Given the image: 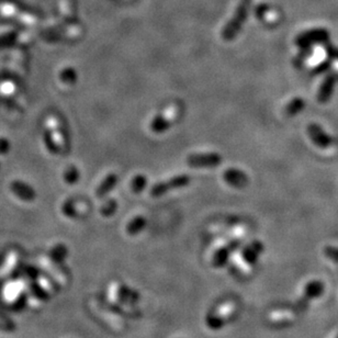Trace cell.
Here are the masks:
<instances>
[{"mask_svg":"<svg viewBox=\"0 0 338 338\" xmlns=\"http://www.w3.org/2000/svg\"><path fill=\"white\" fill-rule=\"evenodd\" d=\"M48 129L44 132V143L49 153L59 154L66 147L67 140L62 124L56 117H49L47 121Z\"/></svg>","mask_w":338,"mask_h":338,"instance_id":"1","label":"cell"},{"mask_svg":"<svg viewBox=\"0 0 338 338\" xmlns=\"http://www.w3.org/2000/svg\"><path fill=\"white\" fill-rule=\"evenodd\" d=\"M249 7L250 0H241L240 2L233 17L226 23L223 31H222V38H223L224 41H232L240 33L241 27H243V24L246 21L247 16H248Z\"/></svg>","mask_w":338,"mask_h":338,"instance_id":"2","label":"cell"},{"mask_svg":"<svg viewBox=\"0 0 338 338\" xmlns=\"http://www.w3.org/2000/svg\"><path fill=\"white\" fill-rule=\"evenodd\" d=\"M180 113V108L177 104H170L167 108H165L160 113H158L150 122V130L154 133H164L165 131L170 129L171 125L177 120Z\"/></svg>","mask_w":338,"mask_h":338,"instance_id":"3","label":"cell"},{"mask_svg":"<svg viewBox=\"0 0 338 338\" xmlns=\"http://www.w3.org/2000/svg\"><path fill=\"white\" fill-rule=\"evenodd\" d=\"M190 183H191V178L189 175L183 174V175L174 176L173 178H170L168 180H164V181H160V183L155 184L152 187V189H150V195L157 198V196L164 195L165 193H169V191L171 190L185 188V187L188 186Z\"/></svg>","mask_w":338,"mask_h":338,"instance_id":"4","label":"cell"},{"mask_svg":"<svg viewBox=\"0 0 338 338\" xmlns=\"http://www.w3.org/2000/svg\"><path fill=\"white\" fill-rule=\"evenodd\" d=\"M187 163L194 168H213L222 163V156L218 153L191 154L187 158Z\"/></svg>","mask_w":338,"mask_h":338,"instance_id":"5","label":"cell"},{"mask_svg":"<svg viewBox=\"0 0 338 338\" xmlns=\"http://www.w3.org/2000/svg\"><path fill=\"white\" fill-rule=\"evenodd\" d=\"M327 40H329V32H327L326 30L317 29L302 33L296 38L295 43L297 47L307 48H312L314 44L324 43Z\"/></svg>","mask_w":338,"mask_h":338,"instance_id":"6","label":"cell"},{"mask_svg":"<svg viewBox=\"0 0 338 338\" xmlns=\"http://www.w3.org/2000/svg\"><path fill=\"white\" fill-rule=\"evenodd\" d=\"M307 134L313 144L320 148H329L333 144V139L323 130L321 125L316 123H311L307 127Z\"/></svg>","mask_w":338,"mask_h":338,"instance_id":"7","label":"cell"},{"mask_svg":"<svg viewBox=\"0 0 338 338\" xmlns=\"http://www.w3.org/2000/svg\"><path fill=\"white\" fill-rule=\"evenodd\" d=\"M223 178L226 184L237 189L245 188L247 184H248V177H247V175L243 170L236 168H229L228 170H225Z\"/></svg>","mask_w":338,"mask_h":338,"instance_id":"8","label":"cell"},{"mask_svg":"<svg viewBox=\"0 0 338 338\" xmlns=\"http://www.w3.org/2000/svg\"><path fill=\"white\" fill-rule=\"evenodd\" d=\"M337 83V75L336 74H329L324 79V82L320 86L319 94H317V100L321 103H325L331 99L334 87Z\"/></svg>","mask_w":338,"mask_h":338,"instance_id":"9","label":"cell"},{"mask_svg":"<svg viewBox=\"0 0 338 338\" xmlns=\"http://www.w3.org/2000/svg\"><path fill=\"white\" fill-rule=\"evenodd\" d=\"M241 245V241H232L228 245L222 247L218 251H216L213 258V266L214 267H222L228 261L230 255L233 253L234 250L239 248Z\"/></svg>","mask_w":338,"mask_h":338,"instance_id":"10","label":"cell"},{"mask_svg":"<svg viewBox=\"0 0 338 338\" xmlns=\"http://www.w3.org/2000/svg\"><path fill=\"white\" fill-rule=\"evenodd\" d=\"M86 211H87V206L72 199L66 200L62 205V212L68 218H78L83 213H86Z\"/></svg>","mask_w":338,"mask_h":338,"instance_id":"11","label":"cell"},{"mask_svg":"<svg viewBox=\"0 0 338 338\" xmlns=\"http://www.w3.org/2000/svg\"><path fill=\"white\" fill-rule=\"evenodd\" d=\"M262 250H264V246H262L260 241H255L248 246L245 247L243 251H241V256H243V258L247 264L254 265L257 259H258V257Z\"/></svg>","mask_w":338,"mask_h":338,"instance_id":"12","label":"cell"},{"mask_svg":"<svg viewBox=\"0 0 338 338\" xmlns=\"http://www.w3.org/2000/svg\"><path fill=\"white\" fill-rule=\"evenodd\" d=\"M118 180L119 178L117 174H109L108 176H105V178L100 183L97 190H96V195L98 198H103L117 186Z\"/></svg>","mask_w":338,"mask_h":338,"instance_id":"13","label":"cell"},{"mask_svg":"<svg viewBox=\"0 0 338 338\" xmlns=\"http://www.w3.org/2000/svg\"><path fill=\"white\" fill-rule=\"evenodd\" d=\"M324 293V285L319 280L309 282L304 288V296L306 299H315Z\"/></svg>","mask_w":338,"mask_h":338,"instance_id":"14","label":"cell"},{"mask_svg":"<svg viewBox=\"0 0 338 338\" xmlns=\"http://www.w3.org/2000/svg\"><path fill=\"white\" fill-rule=\"evenodd\" d=\"M12 189L14 193L24 200H32L35 196V193L31 187L23 183H14Z\"/></svg>","mask_w":338,"mask_h":338,"instance_id":"15","label":"cell"},{"mask_svg":"<svg viewBox=\"0 0 338 338\" xmlns=\"http://www.w3.org/2000/svg\"><path fill=\"white\" fill-rule=\"evenodd\" d=\"M146 226V219L142 215H139L130 222L127 226V232L130 235H136L142 232Z\"/></svg>","mask_w":338,"mask_h":338,"instance_id":"16","label":"cell"},{"mask_svg":"<svg viewBox=\"0 0 338 338\" xmlns=\"http://www.w3.org/2000/svg\"><path fill=\"white\" fill-rule=\"evenodd\" d=\"M304 107H305V102L303 99L294 98V99H292L289 103H288L286 108V112L288 115H290V117H294L295 114L300 113L301 111L304 109Z\"/></svg>","mask_w":338,"mask_h":338,"instance_id":"17","label":"cell"},{"mask_svg":"<svg viewBox=\"0 0 338 338\" xmlns=\"http://www.w3.org/2000/svg\"><path fill=\"white\" fill-rule=\"evenodd\" d=\"M60 82L65 85H74L77 82V73L74 67H66L59 73Z\"/></svg>","mask_w":338,"mask_h":338,"instance_id":"18","label":"cell"},{"mask_svg":"<svg viewBox=\"0 0 338 338\" xmlns=\"http://www.w3.org/2000/svg\"><path fill=\"white\" fill-rule=\"evenodd\" d=\"M146 185H147V179H146V176L144 175H136L131 180V189H132L134 193H142L146 188Z\"/></svg>","mask_w":338,"mask_h":338,"instance_id":"19","label":"cell"},{"mask_svg":"<svg viewBox=\"0 0 338 338\" xmlns=\"http://www.w3.org/2000/svg\"><path fill=\"white\" fill-rule=\"evenodd\" d=\"M225 323L224 316L221 315L220 313H214V314H211L206 319V324L210 327L211 330H220L221 327H223Z\"/></svg>","mask_w":338,"mask_h":338,"instance_id":"20","label":"cell"},{"mask_svg":"<svg viewBox=\"0 0 338 338\" xmlns=\"http://www.w3.org/2000/svg\"><path fill=\"white\" fill-rule=\"evenodd\" d=\"M64 179L69 185L76 184L79 180V170L75 166H68L64 171Z\"/></svg>","mask_w":338,"mask_h":338,"instance_id":"21","label":"cell"},{"mask_svg":"<svg viewBox=\"0 0 338 338\" xmlns=\"http://www.w3.org/2000/svg\"><path fill=\"white\" fill-rule=\"evenodd\" d=\"M118 209V202L113 199L108 200L102 206H101V214L103 216H111L115 213V211Z\"/></svg>","mask_w":338,"mask_h":338,"instance_id":"22","label":"cell"},{"mask_svg":"<svg viewBox=\"0 0 338 338\" xmlns=\"http://www.w3.org/2000/svg\"><path fill=\"white\" fill-rule=\"evenodd\" d=\"M66 255H67V249L64 245H57L56 247H54V249H53L54 260H56V261L63 260L65 257H66Z\"/></svg>","mask_w":338,"mask_h":338,"instance_id":"23","label":"cell"},{"mask_svg":"<svg viewBox=\"0 0 338 338\" xmlns=\"http://www.w3.org/2000/svg\"><path fill=\"white\" fill-rule=\"evenodd\" d=\"M324 253H325V256L330 260L334 261V262H337V264H338V248H337V247L327 246V247H325Z\"/></svg>","mask_w":338,"mask_h":338,"instance_id":"24","label":"cell"},{"mask_svg":"<svg viewBox=\"0 0 338 338\" xmlns=\"http://www.w3.org/2000/svg\"><path fill=\"white\" fill-rule=\"evenodd\" d=\"M331 60H324V62H322L319 66H317L315 69H314V72L315 74H322V73H325L329 70V68L331 67Z\"/></svg>","mask_w":338,"mask_h":338,"instance_id":"25","label":"cell"},{"mask_svg":"<svg viewBox=\"0 0 338 338\" xmlns=\"http://www.w3.org/2000/svg\"><path fill=\"white\" fill-rule=\"evenodd\" d=\"M310 56V48H304V51H303V53H302V54H300L299 55V56H297L296 57V59H295V63L296 64H299V65H301V64H303V62H304V60L307 58V57H309Z\"/></svg>","mask_w":338,"mask_h":338,"instance_id":"26","label":"cell"},{"mask_svg":"<svg viewBox=\"0 0 338 338\" xmlns=\"http://www.w3.org/2000/svg\"><path fill=\"white\" fill-rule=\"evenodd\" d=\"M325 49H326L327 53H329V55H330L332 58L338 59V49L337 48H325Z\"/></svg>","mask_w":338,"mask_h":338,"instance_id":"27","label":"cell"},{"mask_svg":"<svg viewBox=\"0 0 338 338\" xmlns=\"http://www.w3.org/2000/svg\"><path fill=\"white\" fill-rule=\"evenodd\" d=\"M337 338H338V336H337Z\"/></svg>","mask_w":338,"mask_h":338,"instance_id":"28","label":"cell"}]
</instances>
